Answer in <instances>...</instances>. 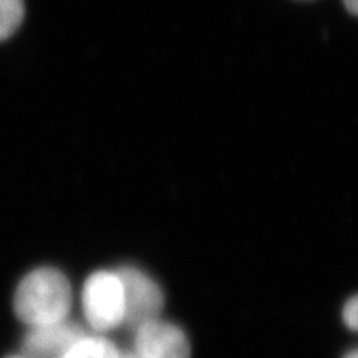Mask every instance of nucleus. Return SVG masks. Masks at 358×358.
Masks as SVG:
<instances>
[{
	"label": "nucleus",
	"instance_id": "f257e3e1",
	"mask_svg": "<svg viewBox=\"0 0 358 358\" xmlns=\"http://www.w3.org/2000/svg\"><path fill=\"white\" fill-rule=\"evenodd\" d=\"M71 305L69 281L51 267L38 268L22 279L14 301L18 318L31 327L66 320Z\"/></svg>",
	"mask_w": 358,
	"mask_h": 358
},
{
	"label": "nucleus",
	"instance_id": "f03ea898",
	"mask_svg": "<svg viewBox=\"0 0 358 358\" xmlns=\"http://www.w3.org/2000/svg\"><path fill=\"white\" fill-rule=\"evenodd\" d=\"M85 318L94 330L108 331L124 318V296L117 273L96 272L87 279L83 289Z\"/></svg>",
	"mask_w": 358,
	"mask_h": 358
},
{
	"label": "nucleus",
	"instance_id": "7ed1b4c3",
	"mask_svg": "<svg viewBox=\"0 0 358 358\" xmlns=\"http://www.w3.org/2000/svg\"><path fill=\"white\" fill-rule=\"evenodd\" d=\"M124 296L122 322L133 330L157 320L163 309V293L152 279L134 267H121L117 272Z\"/></svg>",
	"mask_w": 358,
	"mask_h": 358
},
{
	"label": "nucleus",
	"instance_id": "20e7f679",
	"mask_svg": "<svg viewBox=\"0 0 358 358\" xmlns=\"http://www.w3.org/2000/svg\"><path fill=\"white\" fill-rule=\"evenodd\" d=\"M85 336L80 326L66 320L33 326L22 342V352L26 358H64Z\"/></svg>",
	"mask_w": 358,
	"mask_h": 358
},
{
	"label": "nucleus",
	"instance_id": "39448f33",
	"mask_svg": "<svg viewBox=\"0 0 358 358\" xmlns=\"http://www.w3.org/2000/svg\"><path fill=\"white\" fill-rule=\"evenodd\" d=\"M136 354L139 358H189V343L181 329L154 320L136 330Z\"/></svg>",
	"mask_w": 358,
	"mask_h": 358
},
{
	"label": "nucleus",
	"instance_id": "423d86ee",
	"mask_svg": "<svg viewBox=\"0 0 358 358\" xmlns=\"http://www.w3.org/2000/svg\"><path fill=\"white\" fill-rule=\"evenodd\" d=\"M118 351L114 345L103 338L85 336L73 348L66 354L64 358H118Z\"/></svg>",
	"mask_w": 358,
	"mask_h": 358
},
{
	"label": "nucleus",
	"instance_id": "0eeeda50",
	"mask_svg": "<svg viewBox=\"0 0 358 358\" xmlns=\"http://www.w3.org/2000/svg\"><path fill=\"white\" fill-rule=\"evenodd\" d=\"M24 18L22 0H0V41L13 36Z\"/></svg>",
	"mask_w": 358,
	"mask_h": 358
},
{
	"label": "nucleus",
	"instance_id": "6e6552de",
	"mask_svg": "<svg viewBox=\"0 0 358 358\" xmlns=\"http://www.w3.org/2000/svg\"><path fill=\"white\" fill-rule=\"evenodd\" d=\"M343 320L346 326L352 330L358 327V299L354 296L343 308Z\"/></svg>",
	"mask_w": 358,
	"mask_h": 358
},
{
	"label": "nucleus",
	"instance_id": "1a4fd4ad",
	"mask_svg": "<svg viewBox=\"0 0 358 358\" xmlns=\"http://www.w3.org/2000/svg\"><path fill=\"white\" fill-rule=\"evenodd\" d=\"M343 5H345L346 10H348V13H350L351 15H355V14H357V10H358V0H343Z\"/></svg>",
	"mask_w": 358,
	"mask_h": 358
},
{
	"label": "nucleus",
	"instance_id": "9d476101",
	"mask_svg": "<svg viewBox=\"0 0 358 358\" xmlns=\"http://www.w3.org/2000/svg\"><path fill=\"white\" fill-rule=\"evenodd\" d=\"M118 358H139L134 352H124V354H118Z\"/></svg>",
	"mask_w": 358,
	"mask_h": 358
},
{
	"label": "nucleus",
	"instance_id": "9b49d317",
	"mask_svg": "<svg viewBox=\"0 0 358 358\" xmlns=\"http://www.w3.org/2000/svg\"><path fill=\"white\" fill-rule=\"evenodd\" d=\"M345 358H358V354H357V351H352V352H350L348 355H346Z\"/></svg>",
	"mask_w": 358,
	"mask_h": 358
},
{
	"label": "nucleus",
	"instance_id": "f8f14e48",
	"mask_svg": "<svg viewBox=\"0 0 358 358\" xmlns=\"http://www.w3.org/2000/svg\"><path fill=\"white\" fill-rule=\"evenodd\" d=\"M8 358H26L24 355H14V357H8Z\"/></svg>",
	"mask_w": 358,
	"mask_h": 358
}]
</instances>
